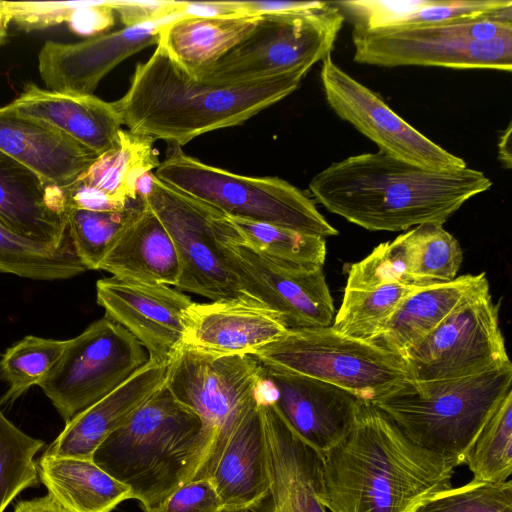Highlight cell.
Listing matches in <instances>:
<instances>
[{
  "label": "cell",
  "mask_w": 512,
  "mask_h": 512,
  "mask_svg": "<svg viewBox=\"0 0 512 512\" xmlns=\"http://www.w3.org/2000/svg\"><path fill=\"white\" fill-rule=\"evenodd\" d=\"M403 359L414 381L465 378L511 367L487 278Z\"/></svg>",
  "instance_id": "cell-11"
},
{
  "label": "cell",
  "mask_w": 512,
  "mask_h": 512,
  "mask_svg": "<svg viewBox=\"0 0 512 512\" xmlns=\"http://www.w3.org/2000/svg\"><path fill=\"white\" fill-rule=\"evenodd\" d=\"M125 27L174 20L180 17L181 1H108Z\"/></svg>",
  "instance_id": "cell-44"
},
{
  "label": "cell",
  "mask_w": 512,
  "mask_h": 512,
  "mask_svg": "<svg viewBox=\"0 0 512 512\" xmlns=\"http://www.w3.org/2000/svg\"><path fill=\"white\" fill-rule=\"evenodd\" d=\"M0 225L53 248L66 243L64 190L0 151Z\"/></svg>",
  "instance_id": "cell-22"
},
{
  "label": "cell",
  "mask_w": 512,
  "mask_h": 512,
  "mask_svg": "<svg viewBox=\"0 0 512 512\" xmlns=\"http://www.w3.org/2000/svg\"><path fill=\"white\" fill-rule=\"evenodd\" d=\"M144 204L145 200H141L117 211L65 209L72 248L86 270H99L118 235Z\"/></svg>",
  "instance_id": "cell-35"
},
{
  "label": "cell",
  "mask_w": 512,
  "mask_h": 512,
  "mask_svg": "<svg viewBox=\"0 0 512 512\" xmlns=\"http://www.w3.org/2000/svg\"><path fill=\"white\" fill-rule=\"evenodd\" d=\"M322 460V502L330 512H415L452 487L456 468L366 400L350 432Z\"/></svg>",
  "instance_id": "cell-2"
},
{
  "label": "cell",
  "mask_w": 512,
  "mask_h": 512,
  "mask_svg": "<svg viewBox=\"0 0 512 512\" xmlns=\"http://www.w3.org/2000/svg\"><path fill=\"white\" fill-rule=\"evenodd\" d=\"M45 442L14 425L0 409V512L23 490L39 484L35 455Z\"/></svg>",
  "instance_id": "cell-39"
},
{
  "label": "cell",
  "mask_w": 512,
  "mask_h": 512,
  "mask_svg": "<svg viewBox=\"0 0 512 512\" xmlns=\"http://www.w3.org/2000/svg\"><path fill=\"white\" fill-rule=\"evenodd\" d=\"M77 2H13L3 1L4 9L25 31L42 30L67 22Z\"/></svg>",
  "instance_id": "cell-42"
},
{
  "label": "cell",
  "mask_w": 512,
  "mask_h": 512,
  "mask_svg": "<svg viewBox=\"0 0 512 512\" xmlns=\"http://www.w3.org/2000/svg\"><path fill=\"white\" fill-rule=\"evenodd\" d=\"M211 450L200 417L164 383L97 447L92 460L127 485L148 512L185 483L208 479Z\"/></svg>",
  "instance_id": "cell-4"
},
{
  "label": "cell",
  "mask_w": 512,
  "mask_h": 512,
  "mask_svg": "<svg viewBox=\"0 0 512 512\" xmlns=\"http://www.w3.org/2000/svg\"><path fill=\"white\" fill-rule=\"evenodd\" d=\"M511 130V123H509L498 142V158L502 166L506 169H510L512 166Z\"/></svg>",
  "instance_id": "cell-50"
},
{
  "label": "cell",
  "mask_w": 512,
  "mask_h": 512,
  "mask_svg": "<svg viewBox=\"0 0 512 512\" xmlns=\"http://www.w3.org/2000/svg\"><path fill=\"white\" fill-rule=\"evenodd\" d=\"M421 288L400 283L363 290H344L341 305L331 327L340 334L372 341L377 337L399 303Z\"/></svg>",
  "instance_id": "cell-34"
},
{
  "label": "cell",
  "mask_w": 512,
  "mask_h": 512,
  "mask_svg": "<svg viewBox=\"0 0 512 512\" xmlns=\"http://www.w3.org/2000/svg\"><path fill=\"white\" fill-rule=\"evenodd\" d=\"M96 301L141 343L149 362L167 367L182 347L185 314L193 303L182 291L111 276L96 282Z\"/></svg>",
  "instance_id": "cell-16"
},
{
  "label": "cell",
  "mask_w": 512,
  "mask_h": 512,
  "mask_svg": "<svg viewBox=\"0 0 512 512\" xmlns=\"http://www.w3.org/2000/svg\"><path fill=\"white\" fill-rule=\"evenodd\" d=\"M164 183L228 217L330 237L338 231L302 190L278 177H249L214 167L170 145L154 173Z\"/></svg>",
  "instance_id": "cell-7"
},
{
  "label": "cell",
  "mask_w": 512,
  "mask_h": 512,
  "mask_svg": "<svg viewBox=\"0 0 512 512\" xmlns=\"http://www.w3.org/2000/svg\"><path fill=\"white\" fill-rule=\"evenodd\" d=\"M485 278V273L467 274L414 290L399 303L380 334L370 342L404 358Z\"/></svg>",
  "instance_id": "cell-28"
},
{
  "label": "cell",
  "mask_w": 512,
  "mask_h": 512,
  "mask_svg": "<svg viewBox=\"0 0 512 512\" xmlns=\"http://www.w3.org/2000/svg\"><path fill=\"white\" fill-rule=\"evenodd\" d=\"M13 512H68L49 494L30 500L19 501Z\"/></svg>",
  "instance_id": "cell-49"
},
{
  "label": "cell",
  "mask_w": 512,
  "mask_h": 512,
  "mask_svg": "<svg viewBox=\"0 0 512 512\" xmlns=\"http://www.w3.org/2000/svg\"><path fill=\"white\" fill-rule=\"evenodd\" d=\"M262 389L229 436L209 478L224 510H249L268 490Z\"/></svg>",
  "instance_id": "cell-25"
},
{
  "label": "cell",
  "mask_w": 512,
  "mask_h": 512,
  "mask_svg": "<svg viewBox=\"0 0 512 512\" xmlns=\"http://www.w3.org/2000/svg\"><path fill=\"white\" fill-rule=\"evenodd\" d=\"M221 500L210 479L193 480L175 490L162 504L148 512H223Z\"/></svg>",
  "instance_id": "cell-43"
},
{
  "label": "cell",
  "mask_w": 512,
  "mask_h": 512,
  "mask_svg": "<svg viewBox=\"0 0 512 512\" xmlns=\"http://www.w3.org/2000/svg\"><path fill=\"white\" fill-rule=\"evenodd\" d=\"M414 270L415 243L410 229L394 240L380 243L368 256L352 264L345 289L363 290L393 283L421 287Z\"/></svg>",
  "instance_id": "cell-38"
},
{
  "label": "cell",
  "mask_w": 512,
  "mask_h": 512,
  "mask_svg": "<svg viewBox=\"0 0 512 512\" xmlns=\"http://www.w3.org/2000/svg\"><path fill=\"white\" fill-rule=\"evenodd\" d=\"M269 486L250 512H326L323 460L262 393Z\"/></svg>",
  "instance_id": "cell-18"
},
{
  "label": "cell",
  "mask_w": 512,
  "mask_h": 512,
  "mask_svg": "<svg viewBox=\"0 0 512 512\" xmlns=\"http://www.w3.org/2000/svg\"><path fill=\"white\" fill-rule=\"evenodd\" d=\"M344 20L328 1L311 10L262 15L244 40L195 78L237 84L312 67L330 55Z\"/></svg>",
  "instance_id": "cell-9"
},
{
  "label": "cell",
  "mask_w": 512,
  "mask_h": 512,
  "mask_svg": "<svg viewBox=\"0 0 512 512\" xmlns=\"http://www.w3.org/2000/svg\"><path fill=\"white\" fill-rule=\"evenodd\" d=\"M222 240L231 270L246 297L272 311L288 330L328 327L335 309L323 267L279 264L239 242L226 216Z\"/></svg>",
  "instance_id": "cell-14"
},
{
  "label": "cell",
  "mask_w": 512,
  "mask_h": 512,
  "mask_svg": "<svg viewBox=\"0 0 512 512\" xmlns=\"http://www.w3.org/2000/svg\"><path fill=\"white\" fill-rule=\"evenodd\" d=\"M240 15L262 16L306 11L321 7L325 1H229Z\"/></svg>",
  "instance_id": "cell-47"
},
{
  "label": "cell",
  "mask_w": 512,
  "mask_h": 512,
  "mask_svg": "<svg viewBox=\"0 0 512 512\" xmlns=\"http://www.w3.org/2000/svg\"><path fill=\"white\" fill-rule=\"evenodd\" d=\"M6 107L58 129L98 156L117 143L122 125L113 102L94 95L54 92L34 83L26 84Z\"/></svg>",
  "instance_id": "cell-23"
},
{
  "label": "cell",
  "mask_w": 512,
  "mask_h": 512,
  "mask_svg": "<svg viewBox=\"0 0 512 512\" xmlns=\"http://www.w3.org/2000/svg\"><path fill=\"white\" fill-rule=\"evenodd\" d=\"M415 512H512V481L472 479L465 485L437 494Z\"/></svg>",
  "instance_id": "cell-41"
},
{
  "label": "cell",
  "mask_w": 512,
  "mask_h": 512,
  "mask_svg": "<svg viewBox=\"0 0 512 512\" xmlns=\"http://www.w3.org/2000/svg\"><path fill=\"white\" fill-rule=\"evenodd\" d=\"M185 322L183 345L216 355H254L288 331L272 311L249 301L193 302Z\"/></svg>",
  "instance_id": "cell-20"
},
{
  "label": "cell",
  "mask_w": 512,
  "mask_h": 512,
  "mask_svg": "<svg viewBox=\"0 0 512 512\" xmlns=\"http://www.w3.org/2000/svg\"><path fill=\"white\" fill-rule=\"evenodd\" d=\"M474 480L504 482L512 474V392L486 422L464 463Z\"/></svg>",
  "instance_id": "cell-37"
},
{
  "label": "cell",
  "mask_w": 512,
  "mask_h": 512,
  "mask_svg": "<svg viewBox=\"0 0 512 512\" xmlns=\"http://www.w3.org/2000/svg\"><path fill=\"white\" fill-rule=\"evenodd\" d=\"M10 23L9 15L3 6V1H0V45L6 42L7 28Z\"/></svg>",
  "instance_id": "cell-51"
},
{
  "label": "cell",
  "mask_w": 512,
  "mask_h": 512,
  "mask_svg": "<svg viewBox=\"0 0 512 512\" xmlns=\"http://www.w3.org/2000/svg\"><path fill=\"white\" fill-rule=\"evenodd\" d=\"M0 151L59 189L73 184L98 157L58 129L6 106L0 108Z\"/></svg>",
  "instance_id": "cell-21"
},
{
  "label": "cell",
  "mask_w": 512,
  "mask_h": 512,
  "mask_svg": "<svg viewBox=\"0 0 512 512\" xmlns=\"http://www.w3.org/2000/svg\"><path fill=\"white\" fill-rule=\"evenodd\" d=\"M360 64L512 71V7L496 14L420 27L353 28Z\"/></svg>",
  "instance_id": "cell-6"
},
{
  "label": "cell",
  "mask_w": 512,
  "mask_h": 512,
  "mask_svg": "<svg viewBox=\"0 0 512 512\" xmlns=\"http://www.w3.org/2000/svg\"><path fill=\"white\" fill-rule=\"evenodd\" d=\"M67 340L26 336L6 349L0 376L7 382L0 405L11 404L32 386H39L60 359Z\"/></svg>",
  "instance_id": "cell-36"
},
{
  "label": "cell",
  "mask_w": 512,
  "mask_h": 512,
  "mask_svg": "<svg viewBox=\"0 0 512 512\" xmlns=\"http://www.w3.org/2000/svg\"><path fill=\"white\" fill-rule=\"evenodd\" d=\"M261 16L227 15L214 17H180L164 23L159 45L190 75L217 62L244 40Z\"/></svg>",
  "instance_id": "cell-29"
},
{
  "label": "cell",
  "mask_w": 512,
  "mask_h": 512,
  "mask_svg": "<svg viewBox=\"0 0 512 512\" xmlns=\"http://www.w3.org/2000/svg\"><path fill=\"white\" fill-rule=\"evenodd\" d=\"M148 362L141 343L105 315L67 340L60 359L39 387L67 422Z\"/></svg>",
  "instance_id": "cell-12"
},
{
  "label": "cell",
  "mask_w": 512,
  "mask_h": 512,
  "mask_svg": "<svg viewBox=\"0 0 512 512\" xmlns=\"http://www.w3.org/2000/svg\"><path fill=\"white\" fill-rule=\"evenodd\" d=\"M264 379L254 355L209 354L185 345L166 367V387L200 417L212 440L208 479L243 413L260 395Z\"/></svg>",
  "instance_id": "cell-10"
},
{
  "label": "cell",
  "mask_w": 512,
  "mask_h": 512,
  "mask_svg": "<svg viewBox=\"0 0 512 512\" xmlns=\"http://www.w3.org/2000/svg\"><path fill=\"white\" fill-rule=\"evenodd\" d=\"M114 14L108 1L77 2L66 23L74 34L91 38L114 25Z\"/></svg>",
  "instance_id": "cell-45"
},
{
  "label": "cell",
  "mask_w": 512,
  "mask_h": 512,
  "mask_svg": "<svg viewBox=\"0 0 512 512\" xmlns=\"http://www.w3.org/2000/svg\"><path fill=\"white\" fill-rule=\"evenodd\" d=\"M227 15H240L234 11L229 1H182L180 17H214Z\"/></svg>",
  "instance_id": "cell-48"
},
{
  "label": "cell",
  "mask_w": 512,
  "mask_h": 512,
  "mask_svg": "<svg viewBox=\"0 0 512 512\" xmlns=\"http://www.w3.org/2000/svg\"><path fill=\"white\" fill-rule=\"evenodd\" d=\"M85 271L71 244L53 248L0 225V272L52 281L72 278Z\"/></svg>",
  "instance_id": "cell-33"
},
{
  "label": "cell",
  "mask_w": 512,
  "mask_h": 512,
  "mask_svg": "<svg viewBox=\"0 0 512 512\" xmlns=\"http://www.w3.org/2000/svg\"><path fill=\"white\" fill-rule=\"evenodd\" d=\"M353 28L420 27L477 19L512 7L511 0L333 1Z\"/></svg>",
  "instance_id": "cell-27"
},
{
  "label": "cell",
  "mask_w": 512,
  "mask_h": 512,
  "mask_svg": "<svg viewBox=\"0 0 512 512\" xmlns=\"http://www.w3.org/2000/svg\"><path fill=\"white\" fill-rule=\"evenodd\" d=\"M476 169L423 168L383 151L334 162L309 183L328 211L370 231H401L443 224L466 201L490 189Z\"/></svg>",
  "instance_id": "cell-1"
},
{
  "label": "cell",
  "mask_w": 512,
  "mask_h": 512,
  "mask_svg": "<svg viewBox=\"0 0 512 512\" xmlns=\"http://www.w3.org/2000/svg\"><path fill=\"white\" fill-rule=\"evenodd\" d=\"M170 235L181 264L176 289L211 301H250L230 268L222 229L226 215L164 183L155 174L145 198Z\"/></svg>",
  "instance_id": "cell-13"
},
{
  "label": "cell",
  "mask_w": 512,
  "mask_h": 512,
  "mask_svg": "<svg viewBox=\"0 0 512 512\" xmlns=\"http://www.w3.org/2000/svg\"><path fill=\"white\" fill-rule=\"evenodd\" d=\"M99 270L118 278L176 287L181 264L170 235L145 203L118 235Z\"/></svg>",
  "instance_id": "cell-26"
},
{
  "label": "cell",
  "mask_w": 512,
  "mask_h": 512,
  "mask_svg": "<svg viewBox=\"0 0 512 512\" xmlns=\"http://www.w3.org/2000/svg\"><path fill=\"white\" fill-rule=\"evenodd\" d=\"M510 392L512 366L458 379L410 380L371 403L413 443L457 467Z\"/></svg>",
  "instance_id": "cell-5"
},
{
  "label": "cell",
  "mask_w": 512,
  "mask_h": 512,
  "mask_svg": "<svg viewBox=\"0 0 512 512\" xmlns=\"http://www.w3.org/2000/svg\"><path fill=\"white\" fill-rule=\"evenodd\" d=\"M154 142L149 136L121 129L117 143L98 156L78 179L116 200H140V181L160 164Z\"/></svg>",
  "instance_id": "cell-31"
},
{
  "label": "cell",
  "mask_w": 512,
  "mask_h": 512,
  "mask_svg": "<svg viewBox=\"0 0 512 512\" xmlns=\"http://www.w3.org/2000/svg\"><path fill=\"white\" fill-rule=\"evenodd\" d=\"M254 356L265 367L314 378L370 402L411 380L402 357L331 326L288 330Z\"/></svg>",
  "instance_id": "cell-8"
},
{
  "label": "cell",
  "mask_w": 512,
  "mask_h": 512,
  "mask_svg": "<svg viewBox=\"0 0 512 512\" xmlns=\"http://www.w3.org/2000/svg\"><path fill=\"white\" fill-rule=\"evenodd\" d=\"M412 231L415 242L414 277L419 286L455 279L463 260L457 239L437 223L421 224Z\"/></svg>",
  "instance_id": "cell-40"
},
{
  "label": "cell",
  "mask_w": 512,
  "mask_h": 512,
  "mask_svg": "<svg viewBox=\"0 0 512 512\" xmlns=\"http://www.w3.org/2000/svg\"><path fill=\"white\" fill-rule=\"evenodd\" d=\"M168 21L124 27L78 43L45 42L39 52L38 68L46 89L93 95L102 78L123 60L157 45L160 29Z\"/></svg>",
  "instance_id": "cell-19"
},
{
  "label": "cell",
  "mask_w": 512,
  "mask_h": 512,
  "mask_svg": "<svg viewBox=\"0 0 512 512\" xmlns=\"http://www.w3.org/2000/svg\"><path fill=\"white\" fill-rule=\"evenodd\" d=\"M165 376V366L148 362L114 391L67 421L42 455L92 459L97 447L164 384Z\"/></svg>",
  "instance_id": "cell-24"
},
{
  "label": "cell",
  "mask_w": 512,
  "mask_h": 512,
  "mask_svg": "<svg viewBox=\"0 0 512 512\" xmlns=\"http://www.w3.org/2000/svg\"><path fill=\"white\" fill-rule=\"evenodd\" d=\"M36 464L39 481L68 512H111L131 499L130 488L92 459L42 455Z\"/></svg>",
  "instance_id": "cell-30"
},
{
  "label": "cell",
  "mask_w": 512,
  "mask_h": 512,
  "mask_svg": "<svg viewBox=\"0 0 512 512\" xmlns=\"http://www.w3.org/2000/svg\"><path fill=\"white\" fill-rule=\"evenodd\" d=\"M63 190L65 195V209L77 208L90 211H117L123 210L142 200L122 202L85 184L79 179Z\"/></svg>",
  "instance_id": "cell-46"
},
{
  "label": "cell",
  "mask_w": 512,
  "mask_h": 512,
  "mask_svg": "<svg viewBox=\"0 0 512 512\" xmlns=\"http://www.w3.org/2000/svg\"><path fill=\"white\" fill-rule=\"evenodd\" d=\"M320 79L331 109L344 121L391 156L436 171L467 167L464 159L448 152L397 115L382 98L334 63L322 60Z\"/></svg>",
  "instance_id": "cell-15"
},
{
  "label": "cell",
  "mask_w": 512,
  "mask_h": 512,
  "mask_svg": "<svg viewBox=\"0 0 512 512\" xmlns=\"http://www.w3.org/2000/svg\"><path fill=\"white\" fill-rule=\"evenodd\" d=\"M263 368L265 396L287 424L323 458L352 429L362 399L314 378Z\"/></svg>",
  "instance_id": "cell-17"
},
{
  "label": "cell",
  "mask_w": 512,
  "mask_h": 512,
  "mask_svg": "<svg viewBox=\"0 0 512 512\" xmlns=\"http://www.w3.org/2000/svg\"><path fill=\"white\" fill-rule=\"evenodd\" d=\"M228 218L239 234V242L262 256L295 268L323 267L327 253L324 237L262 222Z\"/></svg>",
  "instance_id": "cell-32"
},
{
  "label": "cell",
  "mask_w": 512,
  "mask_h": 512,
  "mask_svg": "<svg viewBox=\"0 0 512 512\" xmlns=\"http://www.w3.org/2000/svg\"><path fill=\"white\" fill-rule=\"evenodd\" d=\"M311 68L245 83L211 84L190 75L157 44L113 105L130 132L180 147L204 133L243 124L294 92Z\"/></svg>",
  "instance_id": "cell-3"
},
{
  "label": "cell",
  "mask_w": 512,
  "mask_h": 512,
  "mask_svg": "<svg viewBox=\"0 0 512 512\" xmlns=\"http://www.w3.org/2000/svg\"><path fill=\"white\" fill-rule=\"evenodd\" d=\"M223 512H250L248 509H232V510H224Z\"/></svg>",
  "instance_id": "cell-52"
}]
</instances>
